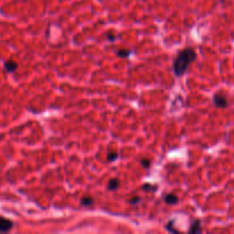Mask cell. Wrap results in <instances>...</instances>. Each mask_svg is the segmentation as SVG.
<instances>
[{
    "label": "cell",
    "mask_w": 234,
    "mask_h": 234,
    "mask_svg": "<svg viewBox=\"0 0 234 234\" xmlns=\"http://www.w3.org/2000/svg\"><path fill=\"white\" fill-rule=\"evenodd\" d=\"M195 58H197V54H195L193 48H185L184 50H182V52L177 55L176 60L174 62L173 70L174 72H175V74L177 77L183 76L186 72L189 65Z\"/></svg>",
    "instance_id": "cell-1"
},
{
    "label": "cell",
    "mask_w": 234,
    "mask_h": 234,
    "mask_svg": "<svg viewBox=\"0 0 234 234\" xmlns=\"http://www.w3.org/2000/svg\"><path fill=\"white\" fill-rule=\"evenodd\" d=\"M13 227V222L7 218L0 217V232H8Z\"/></svg>",
    "instance_id": "cell-2"
},
{
    "label": "cell",
    "mask_w": 234,
    "mask_h": 234,
    "mask_svg": "<svg viewBox=\"0 0 234 234\" xmlns=\"http://www.w3.org/2000/svg\"><path fill=\"white\" fill-rule=\"evenodd\" d=\"M93 203H94V200L91 199L90 197H86V198H82V200H81V204H82L84 207L90 206V204H93Z\"/></svg>",
    "instance_id": "cell-8"
},
{
    "label": "cell",
    "mask_w": 234,
    "mask_h": 234,
    "mask_svg": "<svg viewBox=\"0 0 234 234\" xmlns=\"http://www.w3.org/2000/svg\"><path fill=\"white\" fill-rule=\"evenodd\" d=\"M156 185H151V184H145V185H143V190H145V191H156Z\"/></svg>",
    "instance_id": "cell-12"
},
{
    "label": "cell",
    "mask_w": 234,
    "mask_h": 234,
    "mask_svg": "<svg viewBox=\"0 0 234 234\" xmlns=\"http://www.w3.org/2000/svg\"><path fill=\"white\" fill-rule=\"evenodd\" d=\"M139 202H140V198H139V197H132V198L129 200V203L130 204H132V206H134V204H137Z\"/></svg>",
    "instance_id": "cell-13"
},
{
    "label": "cell",
    "mask_w": 234,
    "mask_h": 234,
    "mask_svg": "<svg viewBox=\"0 0 234 234\" xmlns=\"http://www.w3.org/2000/svg\"><path fill=\"white\" fill-rule=\"evenodd\" d=\"M140 163H142V166H143L144 168H148L150 165H151V162H150L148 159H142V160H140Z\"/></svg>",
    "instance_id": "cell-14"
},
{
    "label": "cell",
    "mask_w": 234,
    "mask_h": 234,
    "mask_svg": "<svg viewBox=\"0 0 234 234\" xmlns=\"http://www.w3.org/2000/svg\"><path fill=\"white\" fill-rule=\"evenodd\" d=\"M166 228H167V230H168L169 232H174V233H178V231H177V230H176V228L174 227V222H173V220H170V222H169V223H168V224L166 225Z\"/></svg>",
    "instance_id": "cell-11"
},
{
    "label": "cell",
    "mask_w": 234,
    "mask_h": 234,
    "mask_svg": "<svg viewBox=\"0 0 234 234\" xmlns=\"http://www.w3.org/2000/svg\"><path fill=\"white\" fill-rule=\"evenodd\" d=\"M118 56L119 57H121V58H125V57H128L130 55V50L129 49H120V50H118Z\"/></svg>",
    "instance_id": "cell-9"
},
{
    "label": "cell",
    "mask_w": 234,
    "mask_h": 234,
    "mask_svg": "<svg viewBox=\"0 0 234 234\" xmlns=\"http://www.w3.org/2000/svg\"><path fill=\"white\" fill-rule=\"evenodd\" d=\"M214 104L216 105V106H218V107L224 109V107L227 106V99L223 95L216 94V95L214 96Z\"/></svg>",
    "instance_id": "cell-3"
},
{
    "label": "cell",
    "mask_w": 234,
    "mask_h": 234,
    "mask_svg": "<svg viewBox=\"0 0 234 234\" xmlns=\"http://www.w3.org/2000/svg\"><path fill=\"white\" fill-rule=\"evenodd\" d=\"M202 231V228H201V222H200L199 219H195V220H193V223H192L191 227H190V230H189V233H200Z\"/></svg>",
    "instance_id": "cell-4"
},
{
    "label": "cell",
    "mask_w": 234,
    "mask_h": 234,
    "mask_svg": "<svg viewBox=\"0 0 234 234\" xmlns=\"http://www.w3.org/2000/svg\"><path fill=\"white\" fill-rule=\"evenodd\" d=\"M119 185H120V182H119V179H117V178H113L110 181L109 183V186H107V189L110 190V191H114V190H117L118 187H119Z\"/></svg>",
    "instance_id": "cell-6"
},
{
    "label": "cell",
    "mask_w": 234,
    "mask_h": 234,
    "mask_svg": "<svg viewBox=\"0 0 234 234\" xmlns=\"http://www.w3.org/2000/svg\"><path fill=\"white\" fill-rule=\"evenodd\" d=\"M163 200L167 204H176L178 203V198L176 194H173V193H168L163 197Z\"/></svg>",
    "instance_id": "cell-5"
},
{
    "label": "cell",
    "mask_w": 234,
    "mask_h": 234,
    "mask_svg": "<svg viewBox=\"0 0 234 234\" xmlns=\"http://www.w3.org/2000/svg\"><path fill=\"white\" fill-rule=\"evenodd\" d=\"M107 39L111 41V42H113L114 40H115V35H107Z\"/></svg>",
    "instance_id": "cell-15"
},
{
    "label": "cell",
    "mask_w": 234,
    "mask_h": 234,
    "mask_svg": "<svg viewBox=\"0 0 234 234\" xmlns=\"http://www.w3.org/2000/svg\"><path fill=\"white\" fill-rule=\"evenodd\" d=\"M118 156H119V154L117 152H113V153H109V156H107L106 159H107L109 162H113V161H115L118 159Z\"/></svg>",
    "instance_id": "cell-10"
},
{
    "label": "cell",
    "mask_w": 234,
    "mask_h": 234,
    "mask_svg": "<svg viewBox=\"0 0 234 234\" xmlns=\"http://www.w3.org/2000/svg\"><path fill=\"white\" fill-rule=\"evenodd\" d=\"M5 69L8 72H14L17 69V64L15 62H7V63H5Z\"/></svg>",
    "instance_id": "cell-7"
}]
</instances>
